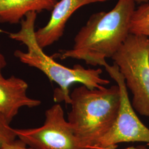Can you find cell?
I'll use <instances>...</instances> for the list:
<instances>
[{
    "instance_id": "1",
    "label": "cell",
    "mask_w": 149,
    "mask_h": 149,
    "mask_svg": "<svg viewBox=\"0 0 149 149\" xmlns=\"http://www.w3.org/2000/svg\"><path fill=\"white\" fill-rule=\"evenodd\" d=\"M135 6L134 0H118L112 10L92 15L75 36L72 48L60 50L50 56L83 60L87 65L103 66L106 59L112 58L130 34Z\"/></svg>"
},
{
    "instance_id": "8",
    "label": "cell",
    "mask_w": 149,
    "mask_h": 149,
    "mask_svg": "<svg viewBox=\"0 0 149 149\" xmlns=\"http://www.w3.org/2000/svg\"><path fill=\"white\" fill-rule=\"evenodd\" d=\"M0 69V113L10 123L22 107L34 108L41 104L40 100L27 95L28 85L24 80L11 76L5 78Z\"/></svg>"
},
{
    "instance_id": "6",
    "label": "cell",
    "mask_w": 149,
    "mask_h": 149,
    "mask_svg": "<svg viewBox=\"0 0 149 149\" xmlns=\"http://www.w3.org/2000/svg\"><path fill=\"white\" fill-rule=\"evenodd\" d=\"M42 126L17 129V137L29 147L36 149H85L80 145L63 108L54 104L45 113Z\"/></svg>"
},
{
    "instance_id": "14",
    "label": "cell",
    "mask_w": 149,
    "mask_h": 149,
    "mask_svg": "<svg viewBox=\"0 0 149 149\" xmlns=\"http://www.w3.org/2000/svg\"><path fill=\"white\" fill-rule=\"evenodd\" d=\"M124 149H149V148L145 145H139V146H135V147L132 146V147H129L128 148Z\"/></svg>"
},
{
    "instance_id": "11",
    "label": "cell",
    "mask_w": 149,
    "mask_h": 149,
    "mask_svg": "<svg viewBox=\"0 0 149 149\" xmlns=\"http://www.w3.org/2000/svg\"><path fill=\"white\" fill-rule=\"evenodd\" d=\"M10 124V123L0 113V148L5 144L13 141L17 138L15 129L11 128Z\"/></svg>"
},
{
    "instance_id": "16",
    "label": "cell",
    "mask_w": 149,
    "mask_h": 149,
    "mask_svg": "<svg viewBox=\"0 0 149 149\" xmlns=\"http://www.w3.org/2000/svg\"><path fill=\"white\" fill-rule=\"evenodd\" d=\"M116 148H117V146H112V147H110V148L106 149H116Z\"/></svg>"
},
{
    "instance_id": "12",
    "label": "cell",
    "mask_w": 149,
    "mask_h": 149,
    "mask_svg": "<svg viewBox=\"0 0 149 149\" xmlns=\"http://www.w3.org/2000/svg\"><path fill=\"white\" fill-rule=\"evenodd\" d=\"M0 149H36L32 147L27 148V145L20 139L15 140L10 143L6 144Z\"/></svg>"
},
{
    "instance_id": "3",
    "label": "cell",
    "mask_w": 149,
    "mask_h": 149,
    "mask_svg": "<svg viewBox=\"0 0 149 149\" xmlns=\"http://www.w3.org/2000/svg\"><path fill=\"white\" fill-rule=\"evenodd\" d=\"M70 98L71 110L68 121L84 149H96L117 117L120 102L119 86L90 89L82 85L74 88Z\"/></svg>"
},
{
    "instance_id": "2",
    "label": "cell",
    "mask_w": 149,
    "mask_h": 149,
    "mask_svg": "<svg viewBox=\"0 0 149 149\" xmlns=\"http://www.w3.org/2000/svg\"><path fill=\"white\" fill-rule=\"evenodd\" d=\"M37 17V12L27 13L20 23V30L10 33L9 37L27 47V52L16 50L14 53L16 58L22 63L39 70L51 82L58 85L59 88L54 93L55 101H64L70 104L69 88L74 84H81L90 89H101L109 84V80L102 77L101 69H85L80 65H76L73 68H67L45 54L38 44L35 36Z\"/></svg>"
},
{
    "instance_id": "5",
    "label": "cell",
    "mask_w": 149,
    "mask_h": 149,
    "mask_svg": "<svg viewBox=\"0 0 149 149\" xmlns=\"http://www.w3.org/2000/svg\"><path fill=\"white\" fill-rule=\"evenodd\" d=\"M106 70L116 82L120 92V102L117 117L109 132L102 139L96 149H106L122 143L149 144V129L139 119L128 95L124 78L117 65L106 63Z\"/></svg>"
},
{
    "instance_id": "13",
    "label": "cell",
    "mask_w": 149,
    "mask_h": 149,
    "mask_svg": "<svg viewBox=\"0 0 149 149\" xmlns=\"http://www.w3.org/2000/svg\"><path fill=\"white\" fill-rule=\"evenodd\" d=\"M7 65V61L4 55L1 52V45H0V69H3Z\"/></svg>"
},
{
    "instance_id": "9",
    "label": "cell",
    "mask_w": 149,
    "mask_h": 149,
    "mask_svg": "<svg viewBox=\"0 0 149 149\" xmlns=\"http://www.w3.org/2000/svg\"><path fill=\"white\" fill-rule=\"evenodd\" d=\"M57 0H0V23L17 24L31 12L52 11Z\"/></svg>"
},
{
    "instance_id": "15",
    "label": "cell",
    "mask_w": 149,
    "mask_h": 149,
    "mask_svg": "<svg viewBox=\"0 0 149 149\" xmlns=\"http://www.w3.org/2000/svg\"><path fill=\"white\" fill-rule=\"evenodd\" d=\"M149 0H134L135 3H148Z\"/></svg>"
},
{
    "instance_id": "10",
    "label": "cell",
    "mask_w": 149,
    "mask_h": 149,
    "mask_svg": "<svg viewBox=\"0 0 149 149\" xmlns=\"http://www.w3.org/2000/svg\"><path fill=\"white\" fill-rule=\"evenodd\" d=\"M130 34L149 37V3H144L134 11L130 27Z\"/></svg>"
},
{
    "instance_id": "4",
    "label": "cell",
    "mask_w": 149,
    "mask_h": 149,
    "mask_svg": "<svg viewBox=\"0 0 149 149\" xmlns=\"http://www.w3.org/2000/svg\"><path fill=\"white\" fill-rule=\"evenodd\" d=\"M112 59L133 95L134 110L149 117V37L129 34Z\"/></svg>"
},
{
    "instance_id": "7",
    "label": "cell",
    "mask_w": 149,
    "mask_h": 149,
    "mask_svg": "<svg viewBox=\"0 0 149 149\" xmlns=\"http://www.w3.org/2000/svg\"><path fill=\"white\" fill-rule=\"evenodd\" d=\"M109 0H61L52 11L47 24L35 32L40 48L44 49L58 41L64 34L66 23L70 17L80 7L91 3L104 2Z\"/></svg>"
}]
</instances>
